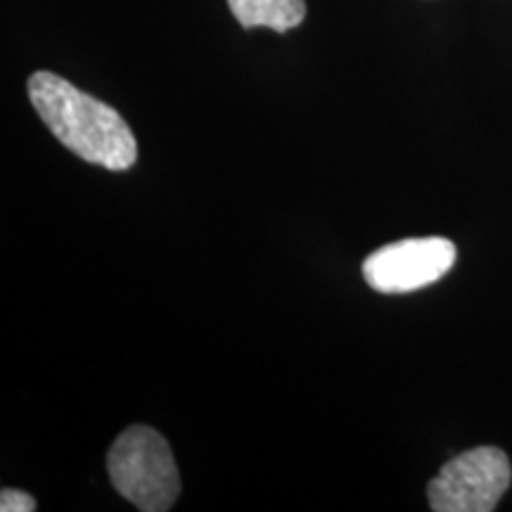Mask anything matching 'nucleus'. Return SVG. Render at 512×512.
Returning <instances> with one entry per match:
<instances>
[{"mask_svg":"<svg viewBox=\"0 0 512 512\" xmlns=\"http://www.w3.org/2000/svg\"><path fill=\"white\" fill-rule=\"evenodd\" d=\"M31 105L53 136L83 162L126 171L136 164L138 143L124 117L93 95L53 72H36L27 81Z\"/></svg>","mask_w":512,"mask_h":512,"instance_id":"1","label":"nucleus"},{"mask_svg":"<svg viewBox=\"0 0 512 512\" xmlns=\"http://www.w3.org/2000/svg\"><path fill=\"white\" fill-rule=\"evenodd\" d=\"M107 472L119 496L143 512H166L181 496V475L169 441L147 425H131L114 439Z\"/></svg>","mask_w":512,"mask_h":512,"instance_id":"2","label":"nucleus"},{"mask_svg":"<svg viewBox=\"0 0 512 512\" xmlns=\"http://www.w3.org/2000/svg\"><path fill=\"white\" fill-rule=\"evenodd\" d=\"M510 460L501 448L477 446L441 467L427 486L434 512H491L510 489Z\"/></svg>","mask_w":512,"mask_h":512,"instance_id":"3","label":"nucleus"},{"mask_svg":"<svg viewBox=\"0 0 512 512\" xmlns=\"http://www.w3.org/2000/svg\"><path fill=\"white\" fill-rule=\"evenodd\" d=\"M456 264V245L446 238H408L368 254L363 278L382 294H406L437 283Z\"/></svg>","mask_w":512,"mask_h":512,"instance_id":"4","label":"nucleus"},{"mask_svg":"<svg viewBox=\"0 0 512 512\" xmlns=\"http://www.w3.org/2000/svg\"><path fill=\"white\" fill-rule=\"evenodd\" d=\"M228 8L245 29L266 27L285 34L306 17L304 0H228Z\"/></svg>","mask_w":512,"mask_h":512,"instance_id":"5","label":"nucleus"},{"mask_svg":"<svg viewBox=\"0 0 512 512\" xmlns=\"http://www.w3.org/2000/svg\"><path fill=\"white\" fill-rule=\"evenodd\" d=\"M0 510L3 512H34L36 501L27 491L3 489L0 491Z\"/></svg>","mask_w":512,"mask_h":512,"instance_id":"6","label":"nucleus"}]
</instances>
